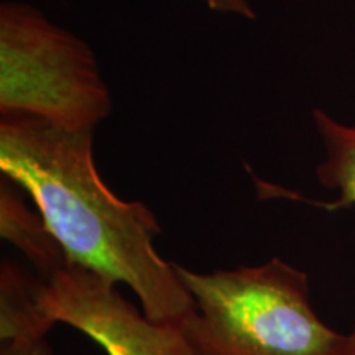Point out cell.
I'll return each mask as SVG.
<instances>
[{"mask_svg": "<svg viewBox=\"0 0 355 355\" xmlns=\"http://www.w3.org/2000/svg\"><path fill=\"white\" fill-rule=\"evenodd\" d=\"M92 137L0 115V171L32 198L69 263L125 285L153 321L181 324L193 300L155 247L162 225L144 202L125 201L105 184Z\"/></svg>", "mask_w": 355, "mask_h": 355, "instance_id": "obj_1", "label": "cell"}, {"mask_svg": "<svg viewBox=\"0 0 355 355\" xmlns=\"http://www.w3.org/2000/svg\"><path fill=\"white\" fill-rule=\"evenodd\" d=\"M173 265L193 300L181 327L194 355H334L343 340L314 309L308 273L278 257L214 272Z\"/></svg>", "mask_w": 355, "mask_h": 355, "instance_id": "obj_2", "label": "cell"}, {"mask_svg": "<svg viewBox=\"0 0 355 355\" xmlns=\"http://www.w3.org/2000/svg\"><path fill=\"white\" fill-rule=\"evenodd\" d=\"M112 99L87 43L38 8L0 7V115H26L68 130H91Z\"/></svg>", "mask_w": 355, "mask_h": 355, "instance_id": "obj_3", "label": "cell"}, {"mask_svg": "<svg viewBox=\"0 0 355 355\" xmlns=\"http://www.w3.org/2000/svg\"><path fill=\"white\" fill-rule=\"evenodd\" d=\"M35 293L53 322L83 332L107 355H194L181 324L153 321L123 298L117 283L84 266L66 263L35 279Z\"/></svg>", "mask_w": 355, "mask_h": 355, "instance_id": "obj_4", "label": "cell"}, {"mask_svg": "<svg viewBox=\"0 0 355 355\" xmlns=\"http://www.w3.org/2000/svg\"><path fill=\"white\" fill-rule=\"evenodd\" d=\"M19 189L7 178L0 183V235L46 278L69 261L42 214L26 206Z\"/></svg>", "mask_w": 355, "mask_h": 355, "instance_id": "obj_5", "label": "cell"}, {"mask_svg": "<svg viewBox=\"0 0 355 355\" xmlns=\"http://www.w3.org/2000/svg\"><path fill=\"white\" fill-rule=\"evenodd\" d=\"M313 122L321 139L324 158L316 168L319 184L337 198L322 202L327 211L355 207V123H344L322 109L313 110Z\"/></svg>", "mask_w": 355, "mask_h": 355, "instance_id": "obj_6", "label": "cell"}, {"mask_svg": "<svg viewBox=\"0 0 355 355\" xmlns=\"http://www.w3.org/2000/svg\"><path fill=\"white\" fill-rule=\"evenodd\" d=\"M55 322L43 313L28 278L10 260L0 265V343L44 339Z\"/></svg>", "mask_w": 355, "mask_h": 355, "instance_id": "obj_7", "label": "cell"}, {"mask_svg": "<svg viewBox=\"0 0 355 355\" xmlns=\"http://www.w3.org/2000/svg\"><path fill=\"white\" fill-rule=\"evenodd\" d=\"M0 355H53L48 339L10 340L0 344Z\"/></svg>", "mask_w": 355, "mask_h": 355, "instance_id": "obj_8", "label": "cell"}, {"mask_svg": "<svg viewBox=\"0 0 355 355\" xmlns=\"http://www.w3.org/2000/svg\"><path fill=\"white\" fill-rule=\"evenodd\" d=\"M204 3L214 12L232 13V15L243 17L248 20L257 19V13L248 0H204Z\"/></svg>", "mask_w": 355, "mask_h": 355, "instance_id": "obj_9", "label": "cell"}, {"mask_svg": "<svg viewBox=\"0 0 355 355\" xmlns=\"http://www.w3.org/2000/svg\"><path fill=\"white\" fill-rule=\"evenodd\" d=\"M334 355H355V322L352 329L343 336V340H340Z\"/></svg>", "mask_w": 355, "mask_h": 355, "instance_id": "obj_10", "label": "cell"}]
</instances>
